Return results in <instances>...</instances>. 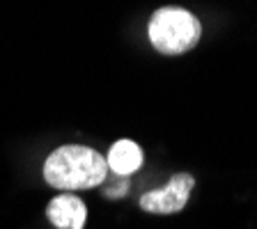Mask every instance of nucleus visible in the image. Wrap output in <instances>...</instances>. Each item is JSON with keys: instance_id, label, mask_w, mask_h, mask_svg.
I'll use <instances>...</instances> for the list:
<instances>
[{"instance_id": "nucleus-3", "label": "nucleus", "mask_w": 257, "mask_h": 229, "mask_svg": "<svg viewBox=\"0 0 257 229\" xmlns=\"http://www.w3.org/2000/svg\"><path fill=\"white\" fill-rule=\"evenodd\" d=\"M195 179L186 172H179L159 190L145 192L140 197V208L150 211V213H177L188 204V195H191Z\"/></svg>"}, {"instance_id": "nucleus-4", "label": "nucleus", "mask_w": 257, "mask_h": 229, "mask_svg": "<svg viewBox=\"0 0 257 229\" xmlns=\"http://www.w3.org/2000/svg\"><path fill=\"white\" fill-rule=\"evenodd\" d=\"M46 215L58 229H83L87 208L76 195H58L55 199H51Z\"/></svg>"}, {"instance_id": "nucleus-1", "label": "nucleus", "mask_w": 257, "mask_h": 229, "mask_svg": "<svg viewBox=\"0 0 257 229\" xmlns=\"http://www.w3.org/2000/svg\"><path fill=\"white\" fill-rule=\"evenodd\" d=\"M106 174V158L85 144H62L44 163V179L58 190H87L101 186Z\"/></svg>"}, {"instance_id": "nucleus-2", "label": "nucleus", "mask_w": 257, "mask_h": 229, "mask_svg": "<svg viewBox=\"0 0 257 229\" xmlns=\"http://www.w3.org/2000/svg\"><path fill=\"white\" fill-rule=\"evenodd\" d=\"M152 46L163 55H182L198 46L202 23L195 14L182 7H161L147 23Z\"/></svg>"}, {"instance_id": "nucleus-5", "label": "nucleus", "mask_w": 257, "mask_h": 229, "mask_svg": "<svg viewBox=\"0 0 257 229\" xmlns=\"http://www.w3.org/2000/svg\"><path fill=\"white\" fill-rule=\"evenodd\" d=\"M106 163L115 174L128 176L136 170H140V165H143V149L134 140H117L108 151Z\"/></svg>"}]
</instances>
